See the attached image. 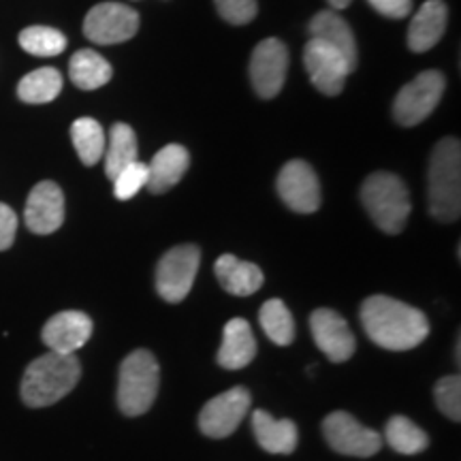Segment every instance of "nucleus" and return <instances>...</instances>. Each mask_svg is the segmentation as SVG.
<instances>
[{"mask_svg":"<svg viewBox=\"0 0 461 461\" xmlns=\"http://www.w3.org/2000/svg\"><path fill=\"white\" fill-rule=\"evenodd\" d=\"M361 201L376 227L389 235L402 233L412 210L406 184L387 171L372 173L363 182Z\"/></svg>","mask_w":461,"mask_h":461,"instance_id":"4","label":"nucleus"},{"mask_svg":"<svg viewBox=\"0 0 461 461\" xmlns=\"http://www.w3.org/2000/svg\"><path fill=\"white\" fill-rule=\"evenodd\" d=\"M201 252L197 246L184 244L171 248L158 261L157 291L169 303H180L186 299L197 278Z\"/></svg>","mask_w":461,"mask_h":461,"instance_id":"7","label":"nucleus"},{"mask_svg":"<svg viewBox=\"0 0 461 461\" xmlns=\"http://www.w3.org/2000/svg\"><path fill=\"white\" fill-rule=\"evenodd\" d=\"M322 434L327 445L336 453L350 457H372L383 448V436L361 425L353 414L336 411L322 420Z\"/></svg>","mask_w":461,"mask_h":461,"instance_id":"9","label":"nucleus"},{"mask_svg":"<svg viewBox=\"0 0 461 461\" xmlns=\"http://www.w3.org/2000/svg\"><path fill=\"white\" fill-rule=\"evenodd\" d=\"M310 330L319 348L333 363L348 361L355 353V336L348 322L336 310L319 308L310 316Z\"/></svg>","mask_w":461,"mask_h":461,"instance_id":"14","label":"nucleus"},{"mask_svg":"<svg viewBox=\"0 0 461 461\" xmlns=\"http://www.w3.org/2000/svg\"><path fill=\"white\" fill-rule=\"evenodd\" d=\"M17 233V216L9 205L0 203V252L14 246Z\"/></svg>","mask_w":461,"mask_h":461,"instance_id":"33","label":"nucleus"},{"mask_svg":"<svg viewBox=\"0 0 461 461\" xmlns=\"http://www.w3.org/2000/svg\"><path fill=\"white\" fill-rule=\"evenodd\" d=\"M252 397L244 387H233L216 395L203 406L199 414V428L205 436L227 438L240 428V423L250 411Z\"/></svg>","mask_w":461,"mask_h":461,"instance_id":"11","label":"nucleus"},{"mask_svg":"<svg viewBox=\"0 0 461 461\" xmlns=\"http://www.w3.org/2000/svg\"><path fill=\"white\" fill-rule=\"evenodd\" d=\"M252 429L258 447L274 455H288L297 447V425L291 419H274L265 411L252 414Z\"/></svg>","mask_w":461,"mask_h":461,"instance_id":"22","label":"nucleus"},{"mask_svg":"<svg viewBox=\"0 0 461 461\" xmlns=\"http://www.w3.org/2000/svg\"><path fill=\"white\" fill-rule=\"evenodd\" d=\"M257 355V339L250 325L244 319H230L224 325L222 344L218 348L216 359L224 370H241L250 366Z\"/></svg>","mask_w":461,"mask_h":461,"instance_id":"19","label":"nucleus"},{"mask_svg":"<svg viewBox=\"0 0 461 461\" xmlns=\"http://www.w3.org/2000/svg\"><path fill=\"white\" fill-rule=\"evenodd\" d=\"M361 325L374 344L387 350L417 348L429 336L428 316L387 295H374L363 302Z\"/></svg>","mask_w":461,"mask_h":461,"instance_id":"1","label":"nucleus"},{"mask_svg":"<svg viewBox=\"0 0 461 461\" xmlns=\"http://www.w3.org/2000/svg\"><path fill=\"white\" fill-rule=\"evenodd\" d=\"M448 7L442 0H428L412 17L408 28V48L414 54H423L440 41L447 31Z\"/></svg>","mask_w":461,"mask_h":461,"instance_id":"17","label":"nucleus"},{"mask_svg":"<svg viewBox=\"0 0 461 461\" xmlns=\"http://www.w3.org/2000/svg\"><path fill=\"white\" fill-rule=\"evenodd\" d=\"M112 182L115 199L129 201L135 197L143 186H148V165L135 160V163H131L126 169L120 171Z\"/></svg>","mask_w":461,"mask_h":461,"instance_id":"31","label":"nucleus"},{"mask_svg":"<svg viewBox=\"0 0 461 461\" xmlns=\"http://www.w3.org/2000/svg\"><path fill=\"white\" fill-rule=\"evenodd\" d=\"M26 227L37 235H50L65 222V194L56 182H39L31 190L24 210Z\"/></svg>","mask_w":461,"mask_h":461,"instance_id":"15","label":"nucleus"},{"mask_svg":"<svg viewBox=\"0 0 461 461\" xmlns=\"http://www.w3.org/2000/svg\"><path fill=\"white\" fill-rule=\"evenodd\" d=\"M429 214L440 222H455L461 214V146L455 137L436 143L428 171Z\"/></svg>","mask_w":461,"mask_h":461,"instance_id":"2","label":"nucleus"},{"mask_svg":"<svg viewBox=\"0 0 461 461\" xmlns=\"http://www.w3.org/2000/svg\"><path fill=\"white\" fill-rule=\"evenodd\" d=\"M62 90V75L54 67H43L28 73L17 84V96L31 105H43L51 103Z\"/></svg>","mask_w":461,"mask_h":461,"instance_id":"25","label":"nucleus"},{"mask_svg":"<svg viewBox=\"0 0 461 461\" xmlns=\"http://www.w3.org/2000/svg\"><path fill=\"white\" fill-rule=\"evenodd\" d=\"M20 45L32 56H58L67 48V37L50 26H31L20 32Z\"/></svg>","mask_w":461,"mask_h":461,"instance_id":"29","label":"nucleus"},{"mask_svg":"<svg viewBox=\"0 0 461 461\" xmlns=\"http://www.w3.org/2000/svg\"><path fill=\"white\" fill-rule=\"evenodd\" d=\"M190 167V154L184 146L169 143L154 154L152 163L148 165V188L149 193H167L182 180Z\"/></svg>","mask_w":461,"mask_h":461,"instance_id":"20","label":"nucleus"},{"mask_svg":"<svg viewBox=\"0 0 461 461\" xmlns=\"http://www.w3.org/2000/svg\"><path fill=\"white\" fill-rule=\"evenodd\" d=\"M137 152H140V148H137L135 131L124 122L113 124L105 143V154H103V158H105V173L109 180H113V177L122 169H126L131 163H135Z\"/></svg>","mask_w":461,"mask_h":461,"instance_id":"24","label":"nucleus"},{"mask_svg":"<svg viewBox=\"0 0 461 461\" xmlns=\"http://www.w3.org/2000/svg\"><path fill=\"white\" fill-rule=\"evenodd\" d=\"M218 14L222 15V20H227L229 24L241 26L248 24L257 17V0H214Z\"/></svg>","mask_w":461,"mask_h":461,"instance_id":"32","label":"nucleus"},{"mask_svg":"<svg viewBox=\"0 0 461 461\" xmlns=\"http://www.w3.org/2000/svg\"><path fill=\"white\" fill-rule=\"evenodd\" d=\"M160 367L149 350H135L120 366L118 406L126 417H140L152 408L158 395Z\"/></svg>","mask_w":461,"mask_h":461,"instance_id":"5","label":"nucleus"},{"mask_svg":"<svg viewBox=\"0 0 461 461\" xmlns=\"http://www.w3.org/2000/svg\"><path fill=\"white\" fill-rule=\"evenodd\" d=\"M447 79L440 71H423L397 92L393 103V118L402 126L423 122L434 112L445 95Z\"/></svg>","mask_w":461,"mask_h":461,"instance_id":"6","label":"nucleus"},{"mask_svg":"<svg viewBox=\"0 0 461 461\" xmlns=\"http://www.w3.org/2000/svg\"><path fill=\"white\" fill-rule=\"evenodd\" d=\"M140 31V14L122 3H101L88 11L84 34L96 45H115L132 39Z\"/></svg>","mask_w":461,"mask_h":461,"instance_id":"8","label":"nucleus"},{"mask_svg":"<svg viewBox=\"0 0 461 461\" xmlns=\"http://www.w3.org/2000/svg\"><path fill=\"white\" fill-rule=\"evenodd\" d=\"M92 336V319L79 310H67L45 322L41 338L50 350L60 355H75Z\"/></svg>","mask_w":461,"mask_h":461,"instance_id":"16","label":"nucleus"},{"mask_svg":"<svg viewBox=\"0 0 461 461\" xmlns=\"http://www.w3.org/2000/svg\"><path fill=\"white\" fill-rule=\"evenodd\" d=\"M384 440L393 451L402 455H419L429 447V436L402 414L389 419L387 428H384Z\"/></svg>","mask_w":461,"mask_h":461,"instance_id":"27","label":"nucleus"},{"mask_svg":"<svg viewBox=\"0 0 461 461\" xmlns=\"http://www.w3.org/2000/svg\"><path fill=\"white\" fill-rule=\"evenodd\" d=\"M71 140L77 157L86 167L96 165L105 154L107 135L95 118H79L71 126Z\"/></svg>","mask_w":461,"mask_h":461,"instance_id":"26","label":"nucleus"},{"mask_svg":"<svg viewBox=\"0 0 461 461\" xmlns=\"http://www.w3.org/2000/svg\"><path fill=\"white\" fill-rule=\"evenodd\" d=\"M265 336L278 346H288L295 339V321H293L291 310L286 308L282 299H269L263 303L261 314H258Z\"/></svg>","mask_w":461,"mask_h":461,"instance_id":"28","label":"nucleus"},{"mask_svg":"<svg viewBox=\"0 0 461 461\" xmlns=\"http://www.w3.org/2000/svg\"><path fill=\"white\" fill-rule=\"evenodd\" d=\"M288 71V50L280 39H265L252 51L250 82L261 99H274Z\"/></svg>","mask_w":461,"mask_h":461,"instance_id":"12","label":"nucleus"},{"mask_svg":"<svg viewBox=\"0 0 461 461\" xmlns=\"http://www.w3.org/2000/svg\"><path fill=\"white\" fill-rule=\"evenodd\" d=\"M68 75L71 82L82 90L103 88L112 79L113 68L95 50H79L75 51L71 62H68Z\"/></svg>","mask_w":461,"mask_h":461,"instance_id":"23","label":"nucleus"},{"mask_svg":"<svg viewBox=\"0 0 461 461\" xmlns=\"http://www.w3.org/2000/svg\"><path fill=\"white\" fill-rule=\"evenodd\" d=\"M367 3L372 5L374 11L391 17V20H402V17L411 15L412 11V0H367Z\"/></svg>","mask_w":461,"mask_h":461,"instance_id":"34","label":"nucleus"},{"mask_svg":"<svg viewBox=\"0 0 461 461\" xmlns=\"http://www.w3.org/2000/svg\"><path fill=\"white\" fill-rule=\"evenodd\" d=\"M82 376V367L75 355H60L50 350L26 367L22 380V400L31 408H45L67 397Z\"/></svg>","mask_w":461,"mask_h":461,"instance_id":"3","label":"nucleus"},{"mask_svg":"<svg viewBox=\"0 0 461 461\" xmlns=\"http://www.w3.org/2000/svg\"><path fill=\"white\" fill-rule=\"evenodd\" d=\"M308 32L312 39L327 43L330 48L339 51L346 58L350 67L357 68V43L355 34L350 31L348 22L342 15H338V11L327 9L316 14L308 24Z\"/></svg>","mask_w":461,"mask_h":461,"instance_id":"18","label":"nucleus"},{"mask_svg":"<svg viewBox=\"0 0 461 461\" xmlns=\"http://www.w3.org/2000/svg\"><path fill=\"white\" fill-rule=\"evenodd\" d=\"M327 3L331 5V9H333V11H339V9H346V7H348V5L353 3V0H327Z\"/></svg>","mask_w":461,"mask_h":461,"instance_id":"35","label":"nucleus"},{"mask_svg":"<svg viewBox=\"0 0 461 461\" xmlns=\"http://www.w3.org/2000/svg\"><path fill=\"white\" fill-rule=\"evenodd\" d=\"M303 65L314 88L327 96L339 95L344 90L346 77L355 71L339 51L319 41V39H310L305 43Z\"/></svg>","mask_w":461,"mask_h":461,"instance_id":"10","label":"nucleus"},{"mask_svg":"<svg viewBox=\"0 0 461 461\" xmlns=\"http://www.w3.org/2000/svg\"><path fill=\"white\" fill-rule=\"evenodd\" d=\"M276 186H278L280 199L293 212L312 214L321 207L319 177L305 160H291V163L282 167Z\"/></svg>","mask_w":461,"mask_h":461,"instance_id":"13","label":"nucleus"},{"mask_svg":"<svg viewBox=\"0 0 461 461\" xmlns=\"http://www.w3.org/2000/svg\"><path fill=\"white\" fill-rule=\"evenodd\" d=\"M216 278L230 295L248 297L263 286V272L255 263L241 261L235 255L218 257L214 265Z\"/></svg>","mask_w":461,"mask_h":461,"instance_id":"21","label":"nucleus"},{"mask_svg":"<svg viewBox=\"0 0 461 461\" xmlns=\"http://www.w3.org/2000/svg\"><path fill=\"white\" fill-rule=\"evenodd\" d=\"M434 397L440 412L451 420H461V378L457 374L453 376H445L436 383Z\"/></svg>","mask_w":461,"mask_h":461,"instance_id":"30","label":"nucleus"}]
</instances>
